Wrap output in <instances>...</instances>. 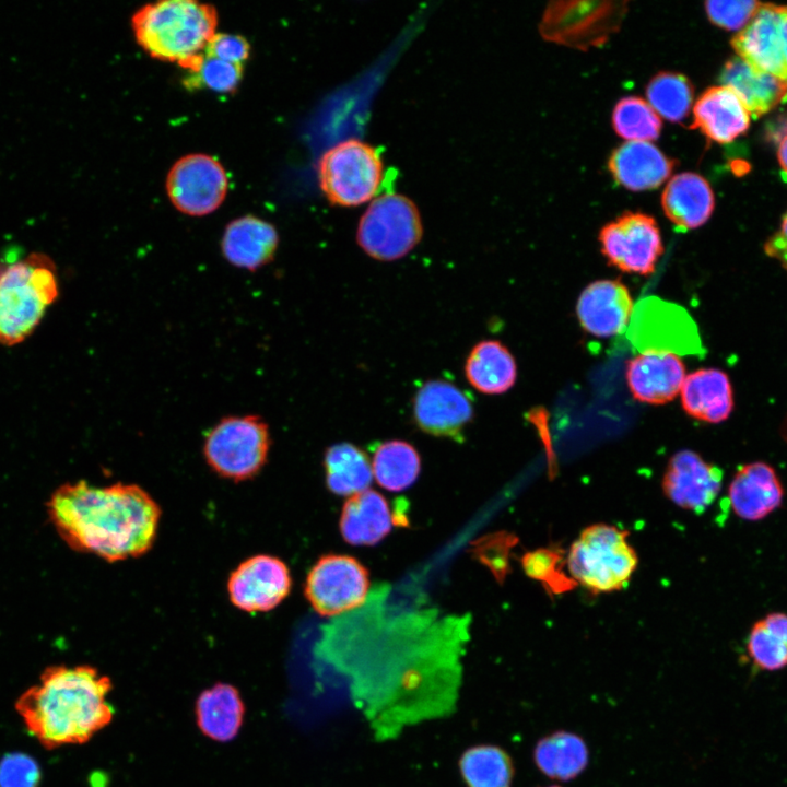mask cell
I'll return each mask as SVG.
<instances>
[{"mask_svg": "<svg viewBox=\"0 0 787 787\" xmlns=\"http://www.w3.org/2000/svg\"><path fill=\"white\" fill-rule=\"evenodd\" d=\"M47 512L61 539L78 552L108 562L146 553L156 539L161 508L137 484L94 486L86 481L59 486Z\"/></svg>", "mask_w": 787, "mask_h": 787, "instance_id": "obj_1", "label": "cell"}, {"mask_svg": "<svg viewBox=\"0 0 787 787\" xmlns=\"http://www.w3.org/2000/svg\"><path fill=\"white\" fill-rule=\"evenodd\" d=\"M110 690L109 678L94 667L50 666L17 697L15 710L46 749L84 743L113 719Z\"/></svg>", "mask_w": 787, "mask_h": 787, "instance_id": "obj_2", "label": "cell"}, {"mask_svg": "<svg viewBox=\"0 0 787 787\" xmlns=\"http://www.w3.org/2000/svg\"><path fill=\"white\" fill-rule=\"evenodd\" d=\"M131 24L138 44L152 58L189 71L215 34L218 13L196 0H163L140 8Z\"/></svg>", "mask_w": 787, "mask_h": 787, "instance_id": "obj_3", "label": "cell"}, {"mask_svg": "<svg viewBox=\"0 0 787 787\" xmlns=\"http://www.w3.org/2000/svg\"><path fill=\"white\" fill-rule=\"evenodd\" d=\"M59 285L54 261L32 252L0 272V344L24 341L57 299Z\"/></svg>", "mask_w": 787, "mask_h": 787, "instance_id": "obj_4", "label": "cell"}, {"mask_svg": "<svg viewBox=\"0 0 787 787\" xmlns=\"http://www.w3.org/2000/svg\"><path fill=\"white\" fill-rule=\"evenodd\" d=\"M627 536V531L607 524L585 528L568 551L567 567L572 579L592 594L623 588L638 562Z\"/></svg>", "mask_w": 787, "mask_h": 787, "instance_id": "obj_5", "label": "cell"}, {"mask_svg": "<svg viewBox=\"0 0 787 787\" xmlns=\"http://www.w3.org/2000/svg\"><path fill=\"white\" fill-rule=\"evenodd\" d=\"M319 187L332 204L355 207L373 199L384 179L379 151L359 139L329 148L317 164Z\"/></svg>", "mask_w": 787, "mask_h": 787, "instance_id": "obj_6", "label": "cell"}, {"mask_svg": "<svg viewBox=\"0 0 787 787\" xmlns=\"http://www.w3.org/2000/svg\"><path fill=\"white\" fill-rule=\"evenodd\" d=\"M271 438L256 414L222 418L205 435L203 456L220 477L235 482L254 478L267 462Z\"/></svg>", "mask_w": 787, "mask_h": 787, "instance_id": "obj_7", "label": "cell"}, {"mask_svg": "<svg viewBox=\"0 0 787 787\" xmlns=\"http://www.w3.org/2000/svg\"><path fill=\"white\" fill-rule=\"evenodd\" d=\"M422 235L415 203L403 195L387 192L375 198L361 216L356 239L369 257L392 261L409 254Z\"/></svg>", "mask_w": 787, "mask_h": 787, "instance_id": "obj_8", "label": "cell"}, {"mask_svg": "<svg viewBox=\"0 0 787 787\" xmlns=\"http://www.w3.org/2000/svg\"><path fill=\"white\" fill-rule=\"evenodd\" d=\"M625 1H553L539 30L553 43L587 50L603 45L619 30L627 11Z\"/></svg>", "mask_w": 787, "mask_h": 787, "instance_id": "obj_9", "label": "cell"}, {"mask_svg": "<svg viewBox=\"0 0 787 787\" xmlns=\"http://www.w3.org/2000/svg\"><path fill=\"white\" fill-rule=\"evenodd\" d=\"M368 588V572L356 559L328 554L309 571L305 597L317 613L332 616L360 607Z\"/></svg>", "mask_w": 787, "mask_h": 787, "instance_id": "obj_10", "label": "cell"}, {"mask_svg": "<svg viewBox=\"0 0 787 787\" xmlns=\"http://www.w3.org/2000/svg\"><path fill=\"white\" fill-rule=\"evenodd\" d=\"M629 338L641 351L693 354L701 350L696 326L682 307L657 297L633 309Z\"/></svg>", "mask_w": 787, "mask_h": 787, "instance_id": "obj_11", "label": "cell"}, {"mask_svg": "<svg viewBox=\"0 0 787 787\" xmlns=\"http://www.w3.org/2000/svg\"><path fill=\"white\" fill-rule=\"evenodd\" d=\"M599 242L608 261L629 273L651 274L663 254L657 222L642 212H624L606 224Z\"/></svg>", "mask_w": 787, "mask_h": 787, "instance_id": "obj_12", "label": "cell"}, {"mask_svg": "<svg viewBox=\"0 0 787 787\" xmlns=\"http://www.w3.org/2000/svg\"><path fill=\"white\" fill-rule=\"evenodd\" d=\"M228 179L222 164L211 155L193 153L180 157L169 169L166 192L184 214L202 216L224 201Z\"/></svg>", "mask_w": 787, "mask_h": 787, "instance_id": "obj_13", "label": "cell"}, {"mask_svg": "<svg viewBox=\"0 0 787 787\" xmlns=\"http://www.w3.org/2000/svg\"><path fill=\"white\" fill-rule=\"evenodd\" d=\"M731 46L752 69L787 85V5L761 3Z\"/></svg>", "mask_w": 787, "mask_h": 787, "instance_id": "obj_14", "label": "cell"}, {"mask_svg": "<svg viewBox=\"0 0 787 787\" xmlns=\"http://www.w3.org/2000/svg\"><path fill=\"white\" fill-rule=\"evenodd\" d=\"M292 578L286 564L272 555L259 554L242 562L230 575L231 602L245 612H267L287 597Z\"/></svg>", "mask_w": 787, "mask_h": 787, "instance_id": "obj_15", "label": "cell"}, {"mask_svg": "<svg viewBox=\"0 0 787 787\" xmlns=\"http://www.w3.org/2000/svg\"><path fill=\"white\" fill-rule=\"evenodd\" d=\"M418 427L433 436L461 439L463 428L473 418L471 398L458 386L433 379L416 391L412 404Z\"/></svg>", "mask_w": 787, "mask_h": 787, "instance_id": "obj_16", "label": "cell"}, {"mask_svg": "<svg viewBox=\"0 0 787 787\" xmlns=\"http://www.w3.org/2000/svg\"><path fill=\"white\" fill-rule=\"evenodd\" d=\"M723 471L693 450L676 453L669 460L662 480L666 496L677 506L703 513L717 497Z\"/></svg>", "mask_w": 787, "mask_h": 787, "instance_id": "obj_17", "label": "cell"}, {"mask_svg": "<svg viewBox=\"0 0 787 787\" xmlns=\"http://www.w3.org/2000/svg\"><path fill=\"white\" fill-rule=\"evenodd\" d=\"M577 316L589 333L608 338L623 331L633 313L627 287L618 280H598L579 295Z\"/></svg>", "mask_w": 787, "mask_h": 787, "instance_id": "obj_18", "label": "cell"}, {"mask_svg": "<svg viewBox=\"0 0 787 787\" xmlns=\"http://www.w3.org/2000/svg\"><path fill=\"white\" fill-rule=\"evenodd\" d=\"M684 379V364L673 353H641L626 365L629 388L636 400L645 403L671 401L681 390Z\"/></svg>", "mask_w": 787, "mask_h": 787, "instance_id": "obj_19", "label": "cell"}, {"mask_svg": "<svg viewBox=\"0 0 787 787\" xmlns=\"http://www.w3.org/2000/svg\"><path fill=\"white\" fill-rule=\"evenodd\" d=\"M728 498L738 517L756 521L782 505L784 489L772 466L755 461L737 470L728 489Z\"/></svg>", "mask_w": 787, "mask_h": 787, "instance_id": "obj_20", "label": "cell"}, {"mask_svg": "<svg viewBox=\"0 0 787 787\" xmlns=\"http://www.w3.org/2000/svg\"><path fill=\"white\" fill-rule=\"evenodd\" d=\"M278 245L279 234L273 224L244 215L226 225L221 252L232 266L255 272L273 260Z\"/></svg>", "mask_w": 787, "mask_h": 787, "instance_id": "obj_21", "label": "cell"}, {"mask_svg": "<svg viewBox=\"0 0 787 787\" xmlns=\"http://www.w3.org/2000/svg\"><path fill=\"white\" fill-rule=\"evenodd\" d=\"M608 168L619 185L643 191L663 184L674 168V161L650 142L627 141L612 152Z\"/></svg>", "mask_w": 787, "mask_h": 787, "instance_id": "obj_22", "label": "cell"}, {"mask_svg": "<svg viewBox=\"0 0 787 787\" xmlns=\"http://www.w3.org/2000/svg\"><path fill=\"white\" fill-rule=\"evenodd\" d=\"M749 126L750 114L738 96L724 85L708 87L694 105L691 128L698 129L717 143L733 141Z\"/></svg>", "mask_w": 787, "mask_h": 787, "instance_id": "obj_23", "label": "cell"}, {"mask_svg": "<svg viewBox=\"0 0 787 787\" xmlns=\"http://www.w3.org/2000/svg\"><path fill=\"white\" fill-rule=\"evenodd\" d=\"M661 205L676 227L688 231L702 226L710 218L715 198L704 177L684 172L668 181L661 196Z\"/></svg>", "mask_w": 787, "mask_h": 787, "instance_id": "obj_24", "label": "cell"}, {"mask_svg": "<svg viewBox=\"0 0 787 787\" xmlns=\"http://www.w3.org/2000/svg\"><path fill=\"white\" fill-rule=\"evenodd\" d=\"M392 525L389 504L377 491L364 490L350 496L343 504L340 531L350 544H376L390 532Z\"/></svg>", "mask_w": 787, "mask_h": 787, "instance_id": "obj_25", "label": "cell"}, {"mask_svg": "<svg viewBox=\"0 0 787 787\" xmlns=\"http://www.w3.org/2000/svg\"><path fill=\"white\" fill-rule=\"evenodd\" d=\"M681 400L690 416L707 423L727 420L733 408L730 380L716 368H701L685 376Z\"/></svg>", "mask_w": 787, "mask_h": 787, "instance_id": "obj_26", "label": "cell"}, {"mask_svg": "<svg viewBox=\"0 0 787 787\" xmlns=\"http://www.w3.org/2000/svg\"><path fill=\"white\" fill-rule=\"evenodd\" d=\"M719 81L738 96L754 118L770 113L787 99V85L767 73L752 69L738 56L726 61Z\"/></svg>", "mask_w": 787, "mask_h": 787, "instance_id": "obj_27", "label": "cell"}, {"mask_svg": "<svg viewBox=\"0 0 787 787\" xmlns=\"http://www.w3.org/2000/svg\"><path fill=\"white\" fill-rule=\"evenodd\" d=\"M465 375L478 391L498 395L513 387L517 367L505 345L495 340H484L477 343L468 354Z\"/></svg>", "mask_w": 787, "mask_h": 787, "instance_id": "obj_28", "label": "cell"}, {"mask_svg": "<svg viewBox=\"0 0 787 787\" xmlns=\"http://www.w3.org/2000/svg\"><path fill=\"white\" fill-rule=\"evenodd\" d=\"M589 752L585 740L571 731L559 730L542 737L533 749L536 766L545 776L571 780L587 766Z\"/></svg>", "mask_w": 787, "mask_h": 787, "instance_id": "obj_29", "label": "cell"}, {"mask_svg": "<svg viewBox=\"0 0 787 787\" xmlns=\"http://www.w3.org/2000/svg\"><path fill=\"white\" fill-rule=\"evenodd\" d=\"M244 704L235 688L218 683L205 690L197 702V721L201 731L216 741L233 739L242 725Z\"/></svg>", "mask_w": 787, "mask_h": 787, "instance_id": "obj_30", "label": "cell"}, {"mask_svg": "<svg viewBox=\"0 0 787 787\" xmlns=\"http://www.w3.org/2000/svg\"><path fill=\"white\" fill-rule=\"evenodd\" d=\"M324 467L328 489L342 496L367 490L374 477L367 455L351 443L330 446L325 453Z\"/></svg>", "mask_w": 787, "mask_h": 787, "instance_id": "obj_31", "label": "cell"}, {"mask_svg": "<svg viewBox=\"0 0 787 787\" xmlns=\"http://www.w3.org/2000/svg\"><path fill=\"white\" fill-rule=\"evenodd\" d=\"M459 771L467 787H512L515 775L510 755L494 744L467 749L459 759Z\"/></svg>", "mask_w": 787, "mask_h": 787, "instance_id": "obj_32", "label": "cell"}, {"mask_svg": "<svg viewBox=\"0 0 787 787\" xmlns=\"http://www.w3.org/2000/svg\"><path fill=\"white\" fill-rule=\"evenodd\" d=\"M373 475L377 483L391 492L410 488L421 470V458L408 442L392 439L381 443L374 453Z\"/></svg>", "mask_w": 787, "mask_h": 787, "instance_id": "obj_33", "label": "cell"}, {"mask_svg": "<svg viewBox=\"0 0 787 787\" xmlns=\"http://www.w3.org/2000/svg\"><path fill=\"white\" fill-rule=\"evenodd\" d=\"M648 104L670 122L684 120L692 107L694 90L690 80L678 72L662 71L646 87Z\"/></svg>", "mask_w": 787, "mask_h": 787, "instance_id": "obj_34", "label": "cell"}, {"mask_svg": "<svg viewBox=\"0 0 787 787\" xmlns=\"http://www.w3.org/2000/svg\"><path fill=\"white\" fill-rule=\"evenodd\" d=\"M612 126L625 140L649 142L659 137L662 122L646 101L637 96H625L614 106Z\"/></svg>", "mask_w": 787, "mask_h": 787, "instance_id": "obj_35", "label": "cell"}, {"mask_svg": "<svg viewBox=\"0 0 787 787\" xmlns=\"http://www.w3.org/2000/svg\"><path fill=\"white\" fill-rule=\"evenodd\" d=\"M243 77V64H236L207 57L188 71L184 85L189 90L209 89L218 93H232Z\"/></svg>", "mask_w": 787, "mask_h": 787, "instance_id": "obj_36", "label": "cell"}, {"mask_svg": "<svg viewBox=\"0 0 787 787\" xmlns=\"http://www.w3.org/2000/svg\"><path fill=\"white\" fill-rule=\"evenodd\" d=\"M521 564L529 577L541 582L551 592H563L575 585L563 572V556L559 550L542 548L528 552Z\"/></svg>", "mask_w": 787, "mask_h": 787, "instance_id": "obj_37", "label": "cell"}, {"mask_svg": "<svg viewBox=\"0 0 787 787\" xmlns=\"http://www.w3.org/2000/svg\"><path fill=\"white\" fill-rule=\"evenodd\" d=\"M747 651L760 670L776 671L787 666V645L772 634L761 620L749 632Z\"/></svg>", "mask_w": 787, "mask_h": 787, "instance_id": "obj_38", "label": "cell"}, {"mask_svg": "<svg viewBox=\"0 0 787 787\" xmlns=\"http://www.w3.org/2000/svg\"><path fill=\"white\" fill-rule=\"evenodd\" d=\"M761 3L754 0L707 1L705 11L715 25L725 30H742L751 21Z\"/></svg>", "mask_w": 787, "mask_h": 787, "instance_id": "obj_39", "label": "cell"}, {"mask_svg": "<svg viewBox=\"0 0 787 787\" xmlns=\"http://www.w3.org/2000/svg\"><path fill=\"white\" fill-rule=\"evenodd\" d=\"M38 779L36 762L25 754H9L0 762V787H36Z\"/></svg>", "mask_w": 787, "mask_h": 787, "instance_id": "obj_40", "label": "cell"}, {"mask_svg": "<svg viewBox=\"0 0 787 787\" xmlns=\"http://www.w3.org/2000/svg\"><path fill=\"white\" fill-rule=\"evenodd\" d=\"M249 54L250 45L245 37L226 33H215L204 49L207 57L236 64H243Z\"/></svg>", "mask_w": 787, "mask_h": 787, "instance_id": "obj_41", "label": "cell"}, {"mask_svg": "<svg viewBox=\"0 0 787 787\" xmlns=\"http://www.w3.org/2000/svg\"><path fill=\"white\" fill-rule=\"evenodd\" d=\"M764 251L787 270V212L783 216L779 230L766 240Z\"/></svg>", "mask_w": 787, "mask_h": 787, "instance_id": "obj_42", "label": "cell"}, {"mask_svg": "<svg viewBox=\"0 0 787 787\" xmlns=\"http://www.w3.org/2000/svg\"><path fill=\"white\" fill-rule=\"evenodd\" d=\"M764 626L787 645V614L772 612L761 619Z\"/></svg>", "mask_w": 787, "mask_h": 787, "instance_id": "obj_43", "label": "cell"}, {"mask_svg": "<svg viewBox=\"0 0 787 787\" xmlns=\"http://www.w3.org/2000/svg\"><path fill=\"white\" fill-rule=\"evenodd\" d=\"M777 157L782 169L787 175V134L783 137L778 144Z\"/></svg>", "mask_w": 787, "mask_h": 787, "instance_id": "obj_44", "label": "cell"}, {"mask_svg": "<svg viewBox=\"0 0 787 787\" xmlns=\"http://www.w3.org/2000/svg\"><path fill=\"white\" fill-rule=\"evenodd\" d=\"M548 787H560V786H555V785H554V786H548Z\"/></svg>", "mask_w": 787, "mask_h": 787, "instance_id": "obj_45", "label": "cell"}]
</instances>
